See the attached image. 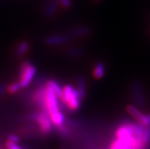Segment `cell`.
Wrapping results in <instances>:
<instances>
[{
    "mask_svg": "<svg viewBox=\"0 0 150 149\" xmlns=\"http://www.w3.org/2000/svg\"><path fill=\"white\" fill-rule=\"evenodd\" d=\"M60 101L71 111L78 110L82 105V97L76 88L71 85H66L63 87Z\"/></svg>",
    "mask_w": 150,
    "mask_h": 149,
    "instance_id": "cell-1",
    "label": "cell"
},
{
    "mask_svg": "<svg viewBox=\"0 0 150 149\" xmlns=\"http://www.w3.org/2000/svg\"><path fill=\"white\" fill-rule=\"evenodd\" d=\"M30 118L38 123L40 131L43 134L47 135L52 131L53 126L47 111L40 109L38 112H34L30 114Z\"/></svg>",
    "mask_w": 150,
    "mask_h": 149,
    "instance_id": "cell-2",
    "label": "cell"
},
{
    "mask_svg": "<svg viewBox=\"0 0 150 149\" xmlns=\"http://www.w3.org/2000/svg\"><path fill=\"white\" fill-rule=\"evenodd\" d=\"M37 73V67L28 61L24 62L20 67L19 83L22 88L28 87Z\"/></svg>",
    "mask_w": 150,
    "mask_h": 149,
    "instance_id": "cell-3",
    "label": "cell"
},
{
    "mask_svg": "<svg viewBox=\"0 0 150 149\" xmlns=\"http://www.w3.org/2000/svg\"><path fill=\"white\" fill-rule=\"evenodd\" d=\"M44 87H45L46 109L49 114V117H51L55 113L61 111L59 99L57 98V97L54 95V93L49 87H47V85H45Z\"/></svg>",
    "mask_w": 150,
    "mask_h": 149,
    "instance_id": "cell-4",
    "label": "cell"
},
{
    "mask_svg": "<svg viewBox=\"0 0 150 149\" xmlns=\"http://www.w3.org/2000/svg\"><path fill=\"white\" fill-rule=\"evenodd\" d=\"M127 111L137 121L138 123L144 126H150V113L146 115L133 105H128L127 107Z\"/></svg>",
    "mask_w": 150,
    "mask_h": 149,
    "instance_id": "cell-5",
    "label": "cell"
},
{
    "mask_svg": "<svg viewBox=\"0 0 150 149\" xmlns=\"http://www.w3.org/2000/svg\"><path fill=\"white\" fill-rule=\"evenodd\" d=\"M32 99L34 104H36L41 110L47 111L45 106V87L44 86L37 89L35 92L33 94Z\"/></svg>",
    "mask_w": 150,
    "mask_h": 149,
    "instance_id": "cell-6",
    "label": "cell"
},
{
    "mask_svg": "<svg viewBox=\"0 0 150 149\" xmlns=\"http://www.w3.org/2000/svg\"><path fill=\"white\" fill-rule=\"evenodd\" d=\"M69 40L68 36L62 35V34H56L48 36L45 39V44L50 47H55V46H61L63 44H67Z\"/></svg>",
    "mask_w": 150,
    "mask_h": 149,
    "instance_id": "cell-7",
    "label": "cell"
},
{
    "mask_svg": "<svg viewBox=\"0 0 150 149\" xmlns=\"http://www.w3.org/2000/svg\"><path fill=\"white\" fill-rule=\"evenodd\" d=\"M132 91H133V98L136 101L137 105L139 107H143L144 105V97L143 95L142 87L139 82L134 81L132 85Z\"/></svg>",
    "mask_w": 150,
    "mask_h": 149,
    "instance_id": "cell-8",
    "label": "cell"
},
{
    "mask_svg": "<svg viewBox=\"0 0 150 149\" xmlns=\"http://www.w3.org/2000/svg\"><path fill=\"white\" fill-rule=\"evenodd\" d=\"M59 4L57 0H50L44 8V16L46 18H50L57 13Z\"/></svg>",
    "mask_w": 150,
    "mask_h": 149,
    "instance_id": "cell-9",
    "label": "cell"
},
{
    "mask_svg": "<svg viewBox=\"0 0 150 149\" xmlns=\"http://www.w3.org/2000/svg\"><path fill=\"white\" fill-rule=\"evenodd\" d=\"M90 33H91V28L89 27L79 26L71 29L69 34L72 37H81L87 36Z\"/></svg>",
    "mask_w": 150,
    "mask_h": 149,
    "instance_id": "cell-10",
    "label": "cell"
},
{
    "mask_svg": "<svg viewBox=\"0 0 150 149\" xmlns=\"http://www.w3.org/2000/svg\"><path fill=\"white\" fill-rule=\"evenodd\" d=\"M106 73V66L104 62H98L93 68V77L95 79L100 80L104 78Z\"/></svg>",
    "mask_w": 150,
    "mask_h": 149,
    "instance_id": "cell-11",
    "label": "cell"
},
{
    "mask_svg": "<svg viewBox=\"0 0 150 149\" xmlns=\"http://www.w3.org/2000/svg\"><path fill=\"white\" fill-rule=\"evenodd\" d=\"M76 85H77V91L79 94L82 99H85L87 95V88H86V81L85 78L82 76L77 77L76 79Z\"/></svg>",
    "mask_w": 150,
    "mask_h": 149,
    "instance_id": "cell-12",
    "label": "cell"
},
{
    "mask_svg": "<svg viewBox=\"0 0 150 149\" xmlns=\"http://www.w3.org/2000/svg\"><path fill=\"white\" fill-rule=\"evenodd\" d=\"M46 85L51 89V91L54 93V95L57 97V98H60L61 95H62V91H63V87L57 81L53 79L49 80L47 81Z\"/></svg>",
    "mask_w": 150,
    "mask_h": 149,
    "instance_id": "cell-13",
    "label": "cell"
},
{
    "mask_svg": "<svg viewBox=\"0 0 150 149\" xmlns=\"http://www.w3.org/2000/svg\"><path fill=\"white\" fill-rule=\"evenodd\" d=\"M30 49V44L28 41H21L19 43L18 45L16 47L15 50V55L18 57H21L23 56H25L27 53V52Z\"/></svg>",
    "mask_w": 150,
    "mask_h": 149,
    "instance_id": "cell-14",
    "label": "cell"
},
{
    "mask_svg": "<svg viewBox=\"0 0 150 149\" xmlns=\"http://www.w3.org/2000/svg\"><path fill=\"white\" fill-rule=\"evenodd\" d=\"M22 88L19 83V81H16V82H13V83L10 84L9 85L7 86V92L10 95H13L19 91Z\"/></svg>",
    "mask_w": 150,
    "mask_h": 149,
    "instance_id": "cell-15",
    "label": "cell"
},
{
    "mask_svg": "<svg viewBox=\"0 0 150 149\" xmlns=\"http://www.w3.org/2000/svg\"><path fill=\"white\" fill-rule=\"evenodd\" d=\"M142 140L146 146H147L150 143V126H144Z\"/></svg>",
    "mask_w": 150,
    "mask_h": 149,
    "instance_id": "cell-16",
    "label": "cell"
},
{
    "mask_svg": "<svg viewBox=\"0 0 150 149\" xmlns=\"http://www.w3.org/2000/svg\"><path fill=\"white\" fill-rule=\"evenodd\" d=\"M82 50L79 48H71L69 49L67 51V55L69 56L72 57V58H76V57H79L80 56H82Z\"/></svg>",
    "mask_w": 150,
    "mask_h": 149,
    "instance_id": "cell-17",
    "label": "cell"
},
{
    "mask_svg": "<svg viewBox=\"0 0 150 149\" xmlns=\"http://www.w3.org/2000/svg\"><path fill=\"white\" fill-rule=\"evenodd\" d=\"M6 149H22L20 146L18 145V143H14V142L7 141L5 144Z\"/></svg>",
    "mask_w": 150,
    "mask_h": 149,
    "instance_id": "cell-18",
    "label": "cell"
},
{
    "mask_svg": "<svg viewBox=\"0 0 150 149\" xmlns=\"http://www.w3.org/2000/svg\"><path fill=\"white\" fill-rule=\"evenodd\" d=\"M8 141L14 142V143H18L20 142V137L15 134H9L7 137Z\"/></svg>",
    "mask_w": 150,
    "mask_h": 149,
    "instance_id": "cell-19",
    "label": "cell"
},
{
    "mask_svg": "<svg viewBox=\"0 0 150 149\" xmlns=\"http://www.w3.org/2000/svg\"><path fill=\"white\" fill-rule=\"evenodd\" d=\"M59 5L63 6L64 8H70L72 6V1L71 0H57Z\"/></svg>",
    "mask_w": 150,
    "mask_h": 149,
    "instance_id": "cell-20",
    "label": "cell"
},
{
    "mask_svg": "<svg viewBox=\"0 0 150 149\" xmlns=\"http://www.w3.org/2000/svg\"><path fill=\"white\" fill-rule=\"evenodd\" d=\"M7 92V85L5 84H0V97Z\"/></svg>",
    "mask_w": 150,
    "mask_h": 149,
    "instance_id": "cell-21",
    "label": "cell"
}]
</instances>
